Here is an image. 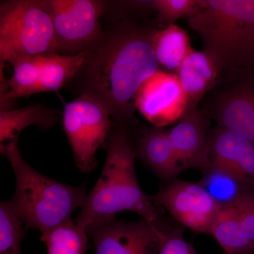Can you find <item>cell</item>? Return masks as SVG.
Masks as SVG:
<instances>
[{"label": "cell", "instance_id": "obj_1", "mask_svg": "<svg viewBox=\"0 0 254 254\" xmlns=\"http://www.w3.org/2000/svg\"><path fill=\"white\" fill-rule=\"evenodd\" d=\"M156 30L127 22L103 33L86 53L79 72L81 94L88 95L109 112L117 124L133 117L134 98L141 85L159 70L153 50Z\"/></svg>", "mask_w": 254, "mask_h": 254}, {"label": "cell", "instance_id": "obj_2", "mask_svg": "<svg viewBox=\"0 0 254 254\" xmlns=\"http://www.w3.org/2000/svg\"><path fill=\"white\" fill-rule=\"evenodd\" d=\"M108 138L104 168L94 188L87 195L86 203L76 218V225L88 234L103 222L116 218L117 214L124 210L134 212L143 220L157 223V207L143 193L137 180L136 152L127 125L117 124Z\"/></svg>", "mask_w": 254, "mask_h": 254}, {"label": "cell", "instance_id": "obj_3", "mask_svg": "<svg viewBox=\"0 0 254 254\" xmlns=\"http://www.w3.org/2000/svg\"><path fill=\"white\" fill-rule=\"evenodd\" d=\"M18 142L0 145L16 178V190L9 201L26 230L50 231L71 219L75 209L86 203V185L69 186L51 180L31 168L18 149Z\"/></svg>", "mask_w": 254, "mask_h": 254}, {"label": "cell", "instance_id": "obj_4", "mask_svg": "<svg viewBox=\"0 0 254 254\" xmlns=\"http://www.w3.org/2000/svg\"><path fill=\"white\" fill-rule=\"evenodd\" d=\"M188 24L220 73L254 66V0H198Z\"/></svg>", "mask_w": 254, "mask_h": 254}, {"label": "cell", "instance_id": "obj_5", "mask_svg": "<svg viewBox=\"0 0 254 254\" xmlns=\"http://www.w3.org/2000/svg\"><path fill=\"white\" fill-rule=\"evenodd\" d=\"M53 21L43 1L12 0L0 4V60L11 65L26 58L57 54Z\"/></svg>", "mask_w": 254, "mask_h": 254}, {"label": "cell", "instance_id": "obj_6", "mask_svg": "<svg viewBox=\"0 0 254 254\" xmlns=\"http://www.w3.org/2000/svg\"><path fill=\"white\" fill-rule=\"evenodd\" d=\"M198 110L218 127L254 144V66L223 70Z\"/></svg>", "mask_w": 254, "mask_h": 254}, {"label": "cell", "instance_id": "obj_7", "mask_svg": "<svg viewBox=\"0 0 254 254\" xmlns=\"http://www.w3.org/2000/svg\"><path fill=\"white\" fill-rule=\"evenodd\" d=\"M63 123L76 167L82 173H91L97 165L95 153L113 127L109 112L93 98L81 94L64 106Z\"/></svg>", "mask_w": 254, "mask_h": 254}, {"label": "cell", "instance_id": "obj_8", "mask_svg": "<svg viewBox=\"0 0 254 254\" xmlns=\"http://www.w3.org/2000/svg\"><path fill=\"white\" fill-rule=\"evenodd\" d=\"M43 2L53 21L58 48L84 53L103 36L99 18L104 1L44 0Z\"/></svg>", "mask_w": 254, "mask_h": 254}, {"label": "cell", "instance_id": "obj_9", "mask_svg": "<svg viewBox=\"0 0 254 254\" xmlns=\"http://www.w3.org/2000/svg\"><path fill=\"white\" fill-rule=\"evenodd\" d=\"M192 231L210 234L220 205L199 183L175 180L150 197Z\"/></svg>", "mask_w": 254, "mask_h": 254}, {"label": "cell", "instance_id": "obj_10", "mask_svg": "<svg viewBox=\"0 0 254 254\" xmlns=\"http://www.w3.org/2000/svg\"><path fill=\"white\" fill-rule=\"evenodd\" d=\"M167 231L145 220L125 222L115 218L88 233L95 254H158Z\"/></svg>", "mask_w": 254, "mask_h": 254}, {"label": "cell", "instance_id": "obj_11", "mask_svg": "<svg viewBox=\"0 0 254 254\" xmlns=\"http://www.w3.org/2000/svg\"><path fill=\"white\" fill-rule=\"evenodd\" d=\"M136 110L155 127L178 122L187 110V100L175 73L159 69L140 87L134 98Z\"/></svg>", "mask_w": 254, "mask_h": 254}, {"label": "cell", "instance_id": "obj_12", "mask_svg": "<svg viewBox=\"0 0 254 254\" xmlns=\"http://www.w3.org/2000/svg\"><path fill=\"white\" fill-rule=\"evenodd\" d=\"M209 235L223 250L237 254L254 245V190H246L231 203L220 205Z\"/></svg>", "mask_w": 254, "mask_h": 254}, {"label": "cell", "instance_id": "obj_13", "mask_svg": "<svg viewBox=\"0 0 254 254\" xmlns=\"http://www.w3.org/2000/svg\"><path fill=\"white\" fill-rule=\"evenodd\" d=\"M208 161L231 173L247 190H254V144L217 126L209 135Z\"/></svg>", "mask_w": 254, "mask_h": 254}, {"label": "cell", "instance_id": "obj_14", "mask_svg": "<svg viewBox=\"0 0 254 254\" xmlns=\"http://www.w3.org/2000/svg\"><path fill=\"white\" fill-rule=\"evenodd\" d=\"M210 120L199 110H187L176 126L168 131L179 162L183 170H201L208 162Z\"/></svg>", "mask_w": 254, "mask_h": 254}, {"label": "cell", "instance_id": "obj_15", "mask_svg": "<svg viewBox=\"0 0 254 254\" xmlns=\"http://www.w3.org/2000/svg\"><path fill=\"white\" fill-rule=\"evenodd\" d=\"M187 100V110H198V105L216 84L220 71L213 60L203 51L193 50L177 70Z\"/></svg>", "mask_w": 254, "mask_h": 254}, {"label": "cell", "instance_id": "obj_16", "mask_svg": "<svg viewBox=\"0 0 254 254\" xmlns=\"http://www.w3.org/2000/svg\"><path fill=\"white\" fill-rule=\"evenodd\" d=\"M136 152L137 157L164 181L173 182L184 171L169 139L168 131L163 128L154 127L145 130L138 140Z\"/></svg>", "mask_w": 254, "mask_h": 254}, {"label": "cell", "instance_id": "obj_17", "mask_svg": "<svg viewBox=\"0 0 254 254\" xmlns=\"http://www.w3.org/2000/svg\"><path fill=\"white\" fill-rule=\"evenodd\" d=\"M60 113L44 105L33 104L16 110L0 112V145L18 142L21 132L30 125L42 130L53 128L59 121Z\"/></svg>", "mask_w": 254, "mask_h": 254}, {"label": "cell", "instance_id": "obj_18", "mask_svg": "<svg viewBox=\"0 0 254 254\" xmlns=\"http://www.w3.org/2000/svg\"><path fill=\"white\" fill-rule=\"evenodd\" d=\"M153 50L159 67L162 66L168 72L176 73L182 62L193 49L187 31L176 24H172L155 31Z\"/></svg>", "mask_w": 254, "mask_h": 254}, {"label": "cell", "instance_id": "obj_19", "mask_svg": "<svg viewBox=\"0 0 254 254\" xmlns=\"http://www.w3.org/2000/svg\"><path fill=\"white\" fill-rule=\"evenodd\" d=\"M85 60V52L75 55L51 54L40 57L41 79L38 93L59 91L79 72Z\"/></svg>", "mask_w": 254, "mask_h": 254}, {"label": "cell", "instance_id": "obj_20", "mask_svg": "<svg viewBox=\"0 0 254 254\" xmlns=\"http://www.w3.org/2000/svg\"><path fill=\"white\" fill-rule=\"evenodd\" d=\"M41 240L46 244L48 254H85L88 247V234L71 219L42 233Z\"/></svg>", "mask_w": 254, "mask_h": 254}, {"label": "cell", "instance_id": "obj_21", "mask_svg": "<svg viewBox=\"0 0 254 254\" xmlns=\"http://www.w3.org/2000/svg\"><path fill=\"white\" fill-rule=\"evenodd\" d=\"M40 57L20 60L12 65L14 72L6 82V89L1 93V104L38 93L41 79Z\"/></svg>", "mask_w": 254, "mask_h": 254}, {"label": "cell", "instance_id": "obj_22", "mask_svg": "<svg viewBox=\"0 0 254 254\" xmlns=\"http://www.w3.org/2000/svg\"><path fill=\"white\" fill-rule=\"evenodd\" d=\"M201 171L200 185L220 205L231 203L242 192L249 190L231 173L211 162H207Z\"/></svg>", "mask_w": 254, "mask_h": 254}, {"label": "cell", "instance_id": "obj_23", "mask_svg": "<svg viewBox=\"0 0 254 254\" xmlns=\"http://www.w3.org/2000/svg\"><path fill=\"white\" fill-rule=\"evenodd\" d=\"M23 221L9 201L0 203V254H22L21 244L26 233Z\"/></svg>", "mask_w": 254, "mask_h": 254}, {"label": "cell", "instance_id": "obj_24", "mask_svg": "<svg viewBox=\"0 0 254 254\" xmlns=\"http://www.w3.org/2000/svg\"><path fill=\"white\" fill-rule=\"evenodd\" d=\"M153 9L158 13V21L167 26L180 18H190L196 11L198 0H153Z\"/></svg>", "mask_w": 254, "mask_h": 254}, {"label": "cell", "instance_id": "obj_25", "mask_svg": "<svg viewBox=\"0 0 254 254\" xmlns=\"http://www.w3.org/2000/svg\"><path fill=\"white\" fill-rule=\"evenodd\" d=\"M181 229L167 231L158 254H199L193 246L184 238Z\"/></svg>", "mask_w": 254, "mask_h": 254}, {"label": "cell", "instance_id": "obj_26", "mask_svg": "<svg viewBox=\"0 0 254 254\" xmlns=\"http://www.w3.org/2000/svg\"><path fill=\"white\" fill-rule=\"evenodd\" d=\"M237 254H254V245L250 247V248Z\"/></svg>", "mask_w": 254, "mask_h": 254}]
</instances>
